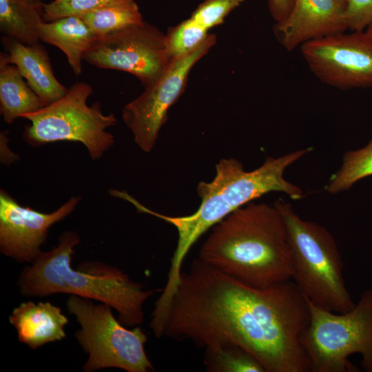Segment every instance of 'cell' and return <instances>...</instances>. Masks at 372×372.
I'll return each instance as SVG.
<instances>
[{"mask_svg":"<svg viewBox=\"0 0 372 372\" xmlns=\"http://www.w3.org/2000/svg\"><path fill=\"white\" fill-rule=\"evenodd\" d=\"M312 147L298 149L281 156L267 157L252 171H245L236 158H223L216 165V176L211 182L201 181L197 194L201 201L193 214L183 216L163 215L146 207L129 195L127 200L139 212L148 214L173 225L178 233L176 249L171 258L167 279L161 294L165 302L171 300L182 273L185 258L194 244L209 229L231 213L262 196L282 192L292 200L303 198V192L284 178L286 169Z\"/></svg>","mask_w":372,"mask_h":372,"instance_id":"obj_2","label":"cell"},{"mask_svg":"<svg viewBox=\"0 0 372 372\" xmlns=\"http://www.w3.org/2000/svg\"><path fill=\"white\" fill-rule=\"evenodd\" d=\"M308 300V299H307ZM310 320L301 338L310 372H355L349 357L362 356L361 366L372 372V289L343 313L318 307L309 301Z\"/></svg>","mask_w":372,"mask_h":372,"instance_id":"obj_6","label":"cell"},{"mask_svg":"<svg viewBox=\"0 0 372 372\" xmlns=\"http://www.w3.org/2000/svg\"><path fill=\"white\" fill-rule=\"evenodd\" d=\"M1 43L7 51V61L17 66L44 106L67 94L68 89L55 77L48 53L42 44L28 45L6 36L2 37Z\"/></svg>","mask_w":372,"mask_h":372,"instance_id":"obj_14","label":"cell"},{"mask_svg":"<svg viewBox=\"0 0 372 372\" xmlns=\"http://www.w3.org/2000/svg\"><path fill=\"white\" fill-rule=\"evenodd\" d=\"M205 349L204 364L209 372H265L261 363L234 344L215 343Z\"/></svg>","mask_w":372,"mask_h":372,"instance_id":"obj_20","label":"cell"},{"mask_svg":"<svg viewBox=\"0 0 372 372\" xmlns=\"http://www.w3.org/2000/svg\"><path fill=\"white\" fill-rule=\"evenodd\" d=\"M300 50L322 83L340 90L372 87V42L364 31L311 40Z\"/></svg>","mask_w":372,"mask_h":372,"instance_id":"obj_11","label":"cell"},{"mask_svg":"<svg viewBox=\"0 0 372 372\" xmlns=\"http://www.w3.org/2000/svg\"><path fill=\"white\" fill-rule=\"evenodd\" d=\"M83 61L99 68L130 73L146 87L161 76L172 60L165 34L143 21L97 37Z\"/></svg>","mask_w":372,"mask_h":372,"instance_id":"obj_9","label":"cell"},{"mask_svg":"<svg viewBox=\"0 0 372 372\" xmlns=\"http://www.w3.org/2000/svg\"><path fill=\"white\" fill-rule=\"evenodd\" d=\"M81 196H73L59 208L43 213L19 204L0 191V251L20 262L32 263L42 251L49 229L69 216Z\"/></svg>","mask_w":372,"mask_h":372,"instance_id":"obj_12","label":"cell"},{"mask_svg":"<svg viewBox=\"0 0 372 372\" xmlns=\"http://www.w3.org/2000/svg\"><path fill=\"white\" fill-rule=\"evenodd\" d=\"M364 32L369 39L372 42V23Z\"/></svg>","mask_w":372,"mask_h":372,"instance_id":"obj_28","label":"cell"},{"mask_svg":"<svg viewBox=\"0 0 372 372\" xmlns=\"http://www.w3.org/2000/svg\"><path fill=\"white\" fill-rule=\"evenodd\" d=\"M310 318L306 298L291 280L267 287L245 284L195 259L182 271L161 335L198 347L236 344L265 372H287L300 360Z\"/></svg>","mask_w":372,"mask_h":372,"instance_id":"obj_1","label":"cell"},{"mask_svg":"<svg viewBox=\"0 0 372 372\" xmlns=\"http://www.w3.org/2000/svg\"><path fill=\"white\" fill-rule=\"evenodd\" d=\"M198 258L245 284L267 287L292 280L291 249L276 206L253 201L211 228Z\"/></svg>","mask_w":372,"mask_h":372,"instance_id":"obj_3","label":"cell"},{"mask_svg":"<svg viewBox=\"0 0 372 372\" xmlns=\"http://www.w3.org/2000/svg\"><path fill=\"white\" fill-rule=\"evenodd\" d=\"M131 0H52L45 3L44 20L51 21L62 17L81 15L112 3Z\"/></svg>","mask_w":372,"mask_h":372,"instance_id":"obj_23","label":"cell"},{"mask_svg":"<svg viewBox=\"0 0 372 372\" xmlns=\"http://www.w3.org/2000/svg\"><path fill=\"white\" fill-rule=\"evenodd\" d=\"M209 35L208 30L191 17L171 28L165 34L166 48L171 60L196 50Z\"/></svg>","mask_w":372,"mask_h":372,"instance_id":"obj_22","label":"cell"},{"mask_svg":"<svg viewBox=\"0 0 372 372\" xmlns=\"http://www.w3.org/2000/svg\"><path fill=\"white\" fill-rule=\"evenodd\" d=\"M245 0H205L192 12L191 18L207 30L223 23L225 18Z\"/></svg>","mask_w":372,"mask_h":372,"instance_id":"obj_24","label":"cell"},{"mask_svg":"<svg viewBox=\"0 0 372 372\" xmlns=\"http://www.w3.org/2000/svg\"><path fill=\"white\" fill-rule=\"evenodd\" d=\"M16 65L0 53V110L3 121L10 124L17 118L44 107L40 98L24 81Z\"/></svg>","mask_w":372,"mask_h":372,"instance_id":"obj_17","label":"cell"},{"mask_svg":"<svg viewBox=\"0 0 372 372\" xmlns=\"http://www.w3.org/2000/svg\"><path fill=\"white\" fill-rule=\"evenodd\" d=\"M9 321L17 331L19 341L32 349L65 338V327L68 323L59 307L50 302L30 300L15 307Z\"/></svg>","mask_w":372,"mask_h":372,"instance_id":"obj_15","label":"cell"},{"mask_svg":"<svg viewBox=\"0 0 372 372\" xmlns=\"http://www.w3.org/2000/svg\"><path fill=\"white\" fill-rule=\"evenodd\" d=\"M79 243L77 233L64 231L55 247L41 251L23 269L17 280L21 293L28 297L67 293L92 299L115 309L124 326L141 325L144 321L143 304L154 291L103 262L84 261L73 269L71 260Z\"/></svg>","mask_w":372,"mask_h":372,"instance_id":"obj_4","label":"cell"},{"mask_svg":"<svg viewBox=\"0 0 372 372\" xmlns=\"http://www.w3.org/2000/svg\"><path fill=\"white\" fill-rule=\"evenodd\" d=\"M66 308L80 324L75 338L88 354L83 371L106 368H117L127 372L154 370L145 351L146 333L139 326L127 329L115 318L111 306L102 302L95 304L91 299L70 295Z\"/></svg>","mask_w":372,"mask_h":372,"instance_id":"obj_8","label":"cell"},{"mask_svg":"<svg viewBox=\"0 0 372 372\" xmlns=\"http://www.w3.org/2000/svg\"><path fill=\"white\" fill-rule=\"evenodd\" d=\"M8 132H1L0 134L1 162L3 165H10L19 160V156L14 154L8 147Z\"/></svg>","mask_w":372,"mask_h":372,"instance_id":"obj_27","label":"cell"},{"mask_svg":"<svg viewBox=\"0 0 372 372\" xmlns=\"http://www.w3.org/2000/svg\"><path fill=\"white\" fill-rule=\"evenodd\" d=\"M93 92L90 84L76 82L59 100L25 116L30 121L23 132L25 141L32 147L78 142L92 160L101 158L114 144V135L106 130L115 125L117 119L113 113L103 114L98 101L87 105Z\"/></svg>","mask_w":372,"mask_h":372,"instance_id":"obj_7","label":"cell"},{"mask_svg":"<svg viewBox=\"0 0 372 372\" xmlns=\"http://www.w3.org/2000/svg\"><path fill=\"white\" fill-rule=\"evenodd\" d=\"M273 205L280 213L291 249L292 280L314 305L336 313L354 306L343 276L336 242L323 226L305 220L283 199Z\"/></svg>","mask_w":372,"mask_h":372,"instance_id":"obj_5","label":"cell"},{"mask_svg":"<svg viewBox=\"0 0 372 372\" xmlns=\"http://www.w3.org/2000/svg\"><path fill=\"white\" fill-rule=\"evenodd\" d=\"M348 30L364 31L372 23V0H347Z\"/></svg>","mask_w":372,"mask_h":372,"instance_id":"obj_25","label":"cell"},{"mask_svg":"<svg viewBox=\"0 0 372 372\" xmlns=\"http://www.w3.org/2000/svg\"><path fill=\"white\" fill-rule=\"evenodd\" d=\"M372 176V137L362 148L344 153L340 168L332 175L327 189L337 194L349 189L356 182Z\"/></svg>","mask_w":372,"mask_h":372,"instance_id":"obj_21","label":"cell"},{"mask_svg":"<svg viewBox=\"0 0 372 372\" xmlns=\"http://www.w3.org/2000/svg\"><path fill=\"white\" fill-rule=\"evenodd\" d=\"M44 9L42 0H0L1 32L25 45L39 43Z\"/></svg>","mask_w":372,"mask_h":372,"instance_id":"obj_18","label":"cell"},{"mask_svg":"<svg viewBox=\"0 0 372 372\" xmlns=\"http://www.w3.org/2000/svg\"><path fill=\"white\" fill-rule=\"evenodd\" d=\"M77 16L97 37L143 21L134 0L112 3Z\"/></svg>","mask_w":372,"mask_h":372,"instance_id":"obj_19","label":"cell"},{"mask_svg":"<svg viewBox=\"0 0 372 372\" xmlns=\"http://www.w3.org/2000/svg\"><path fill=\"white\" fill-rule=\"evenodd\" d=\"M295 0H269L268 8L276 23L285 20L291 12Z\"/></svg>","mask_w":372,"mask_h":372,"instance_id":"obj_26","label":"cell"},{"mask_svg":"<svg viewBox=\"0 0 372 372\" xmlns=\"http://www.w3.org/2000/svg\"><path fill=\"white\" fill-rule=\"evenodd\" d=\"M347 0H295L293 8L273 30L281 45L293 51L304 43L344 32Z\"/></svg>","mask_w":372,"mask_h":372,"instance_id":"obj_13","label":"cell"},{"mask_svg":"<svg viewBox=\"0 0 372 372\" xmlns=\"http://www.w3.org/2000/svg\"><path fill=\"white\" fill-rule=\"evenodd\" d=\"M40 41L59 48L76 76L82 73V61L97 37L77 15L43 22L39 28Z\"/></svg>","mask_w":372,"mask_h":372,"instance_id":"obj_16","label":"cell"},{"mask_svg":"<svg viewBox=\"0 0 372 372\" xmlns=\"http://www.w3.org/2000/svg\"><path fill=\"white\" fill-rule=\"evenodd\" d=\"M216 40V36L209 34L196 50L172 59L159 79L123 108V121L132 132L135 143L144 152L153 149L167 119L169 109L185 89L189 72L213 47Z\"/></svg>","mask_w":372,"mask_h":372,"instance_id":"obj_10","label":"cell"}]
</instances>
